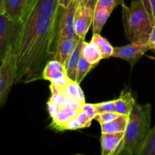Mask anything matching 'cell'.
I'll return each mask as SVG.
<instances>
[{
    "instance_id": "cell-1",
    "label": "cell",
    "mask_w": 155,
    "mask_h": 155,
    "mask_svg": "<svg viewBox=\"0 0 155 155\" xmlns=\"http://www.w3.org/2000/svg\"><path fill=\"white\" fill-rule=\"evenodd\" d=\"M62 11L58 0H30L14 46L15 84L42 79L44 68L56 52Z\"/></svg>"
},
{
    "instance_id": "cell-2",
    "label": "cell",
    "mask_w": 155,
    "mask_h": 155,
    "mask_svg": "<svg viewBox=\"0 0 155 155\" xmlns=\"http://www.w3.org/2000/svg\"><path fill=\"white\" fill-rule=\"evenodd\" d=\"M151 104L136 102L128 116L120 155H140L151 131Z\"/></svg>"
},
{
    "instance_id": "cell-3",
    "label": "cell",
    "mask_w": 155,
    "mask_h": 155,
    "mask_svg": "<svg viewBox=\"0 0 155 155\" xmlns=\"http://www.w3.org/2000/svg\"><path fill=\"white\" fill-rule=\"evenodd\" d=\"M122 6L123 23L127 39L130 42L148 40L153 24L142 0H133L131 5Z\"/></svg>"
},
{
    "instance_id": "cell-4",
    "label": "cell",
    "mask_w": 155,
    "mask_h": 155,
    "mask_svg": "<svg viewBox=\"0 0 155 155\" xmlns=\"http://www.w3.org/2000/svg\"><path fill=\"white\" fill-rule=\"evenodd\" d=\"M16 56L14 47H10L0 63V107L4 105L16 80Z\"/></svg>"
},
{
    "instance_id": "cell-5",
    "label": "cell",
    "mask_w": 155,
    "mask_h": 155,
    "mask_svg": "<svg viewBox=\"0 0 155 155\" xmlns=\"http://www.w3.org/2000/svg\"><path fill=\"white\" fill-rule=\"evenodd\" d=\"M21 21L13 20L5 14L0 15V63L10 47H14L21 29Z\"/></svg>"
},
{
    "instance_id": "cell-6",
    "label": "cell",
    "mask_w": 155,
    "mask_h": 155,
    "mask_svg": "<svg viewBox=\"0 0 155 155\" xmlns=\"http://www.w3.org/2000/svg\"><path fill=\"white\" fill-rule=\"evenodd\" d=\"M148 50H150V46L147 39L130 42V44L124 46L114 47L111 58L124 59L128 61L133 68Z\"/></svg>"
},
{
    "instance_id": "cell-7",
    "label": "cell",
    "mask_w": 155,
    "mask_h": 155,
    "mask_svg": "<svg viewBox=\"0 0 155 155\" xmlns=\"http://www.w3.org/2000/svg\"><path fill=\"white\" fill-rule=\"evenodd\" d=\"M96 0H90L87 4H77L74 18L75 31L80 39H85L90 26L92 24L93 13Z\"/></svg>"
},
{
    "instance_id": "cell-8",
    "label": "cell",
    "mask_w": 155,
    "mask_h": 155,
    "mask_svg": "<svg viewBox=\"0 0 155 155\" xmlns=\"http://www.w3.org/2000/svg\"><path fill=\"white\" fill-rule=\"evenodd\" d=\"M79 0H74L67 8H63L59 27V36L60 39H76L79 38L75 31L74 18Z\"/></svg>"
},
{
    "instance_id": "cell-9",
    "label": "cell",
    "mask_w": 155,
    "mask_h": 155,
    "mask_svg": "<svg viewBox=\"0 0 155 155\" xmlns=\"http://www.w3.org/2000/svg\"><path fill=\"white\" fill-rule=\"evenodd\" d=\"M42 80H48L51 84L58 87L64 86L69 80L66 67L58 61L51 59L44 68Z\"/></svg>"
},
{
    "instance_id": "cell-10",
    "label": "cell",
    "mask_w": 155,
    "mask_h": 155,
    "mask_svg": "<svg viewBox=\"0 0 155 155\" xmlns=\"http://www.w3.org/2000/svg\"><path fill=\"white\" fill-rule=\"evenodd\" d=\"M124 133H101V155H120L122 152Z\"/></svg>"
},
{
    "instance_id": "cell-11",
    "label": "cell",
    "mask_w": 155,
    "mask_h": 155,
    "mask_svg": "<svg viewBox=\"0 0 155 155\" xmlns=\"http://www.w3.org/2000/svg\"><path fill=\"white\" fill-rule=\"evenodd\" d=\"M79 40H80V38H76V39L65 38V39H58L56 52L53 59L60 61L67 68L70 58L74 48L77 46Z\"/></svg>"
},
{
    "instance_id": "cell-12",
    "label": "cell",
    "mask_w": 155,
    "mask_h": 155,
    "mask_svg": "<svg viewBox=\"0 0 155 155\" xmlns=\"http://www.w3.org/2000/svg\"><path fill=\"white\" fill-rule=\"evenodd\" d=\"M30 0H4V13L6 16L21 21Z\"/></svg>"
},
{
    "instance_id": "cell-13",
    "label": "cell",
    "mask_w": 155,
    "mask_h": 155,
    "mask_svg": "<svg viewBox=\"0 0 155 155\" xmlns=\"http://www.w3.org/2000/svg\"><path fill=\"white\" fill-rule=\"evenodd\" d=\"M114 101L116 112L119 113L120 114L127 116H129L133 106L136 103L133 93L128 89L122 90L120 96L114 99Z\"/></svg>"
},
{
    "instance_id": "cell-14",
    "label": "cell",
    "mask_w": 155,
    "mask_h": 155,
    "mask_svg": "<svg viewBox=\"0 0 155 155\" xmlns=\"http://www.w3.org/2000/svg\"><path fill=\"white\" fill-rule=\"evenodd\" d=\"M82 56L85 58L92 64L97 66L102 59L101 51L98 45L91 39L90 42H86L85 39L83 42Z\"/></svg>"
},
{
    "instance_id": "cell-15",
    "label": "cell",
    "mask_w": 155,
    "mask_h": 155,
    "mask_svg": "<svg viewBox=\"0 0 155 155\" xmlns=\"http://www.w3.org/2000/svg\"><path fill=\"white\" fill-rule=\"evenodd\" d=\"M77 110L71 107L69 104L60 107L55 117L52 119L51 125L53 129L58 131H61V128L64 124L73 117H75L77 114Z\"/></svg>"
},
{
    "instance_id": "cell-16",
    "label": "cell",
    "mask_w": 155,
    "mask_h": 155,
    "mask_svg": "<svg viewBox=\"0 0 155 155\" xmlns=\"http://www.w3.org/2000/svg\"><path fill=\"white\" fill-rule=\"evenodd\" d=\"M113 11L105 8L95 7L92 19V32L93 33H101L103 27L110 17Z\"/></svg>"
},
{
    "instance_id": "cell-17",
    "label": "cell",
    "mask_w": 155,
    "mask_h": 155,
    "mask_svg": "<svg viewBox=\"0 0 155 155\" xmlns=\"http://www.w3.org/2000/svg\"><path fill=\"white\" fill-rule=\"evenodd\" d=\"M128 123L127 115H120L110 122L101 124V133H124Z\"/></svg>"
},
{
    "instance_id": "cell-18",
    "label": "cell",
    "mask_w": 155,
    "mask_h": 155,
    "mask_svg": "<svg viewBox=\"0 0 155 155\" xmlns=\"http://www.w3.org/2000/svg\"><path fill=\"white\" fill-rule=\"evenodd\" d=\"M84 39H80L77 46L74 48L72 54L68 61V66H67V74L69 79L75 81L76 80V73H77V65H78L79 61L82 55V47H83V42Z\"/></svg>"
},
{
    "instance_id": "cell-19",
    "label": "cell",
    "mask_w": 155,
    "mask_h": 155,
    "mask_svg": "<svg viewBox=\"0 0 155 155\" xmlns=\"http://www.w3.org/2000/svg\"><path fill=\"white\" fill-rule=\"evenodd\" d=\"M92 40H93L99 47L102 59H107L112 57L114 46H112L111 44L106 38L101 36L99 33H93Z\"/></svg>"
},
{
    "instance_id": "cell-20",
    "label": "cell",
    "mask_w": 155,
    "mask_h": 155,
    "mask_svg": "<svg viewBox=\"0 0 155 155\" xmlns=\"http://www.w3.org/2000/svg\"><path fill=\"white\" fill-rule=\"evenodd\" d=\"M96 66L89 63L83 56L81 55L80 61H79L78 65H77L75 81L78 84H80V83L83 81L86 76Z\"/></svg>"
},
{
    "instance_id": "cell-21",
    "label": "cell",
    "mask_w": 155,
    "mask_h": 155,
    "mask_svg": "<svg viewBox=\"0 0 155 155\" xmlns=\"http://www.w3.org/2000/svg\"><path fill=\"white\" fill-rule=\"evenodd\" d=\"M140 155H155V125L151 129L148 137Z\"/></svg>"
},
{
    "instance_id": "cell-22",
    "label": "cell",
    "mask_w": 155,
    "mask_h": 155,
    "mask_svg": "<svg viewBox=\"0 0 155 155\" xmlns=\"http://www.w3.org/2000/svg\"><path fill=\"white\" fill-rule=\"evenodd\" d=\"M119 113L117 112L114 111V112H104V113H100V114H97L95 115V118L94 120L98 122L101 124H105V123L110 122V121L116 119L117 117L120 116Z\"/></svg>"
},
{
    "instance_id": "cell-23",
    "label": "cell",
    "mask_w": 155,
    "mask_h": 155,
    "mask_svg": "<svg viewBox=\"0 0 155 155\" xmlns=\"http://www.w3.org/2000/svg\"><path fill=\"white\" fill-rule=\"evenodd\" d=\"M76 117H77L79 124H80V129L87 128V127H90L92 120H93L86 112H85L82 109L77 112Z\"/></svg>"
},
{
    "instance_id": "cell-24",
    "label": "cell",
    "mask_w": 155,
    "mask_h": 155,
    "mask_svg": "<svg viewBox=\"0 0 155 155\" xmlns=\"http://www.w3.org/2000/svg\"><path fill=\"white\" fill-rule=\"evenodd\" d=\"M95 110H96V114L100 113H104V112H114V101L110 100V101H102V102L96 103L95 104Z\"/></svg>"
},
{
    "instance_id": "cell-25",
    "label": "cell",
    "mask_w": 155,
    "mask_h": 155,
    "mask_svg": "<svg viewBox=\"0 0 155 155\" xmlns=\"http://www.w3.org/2000/svg\"><path fill=\"white\" fill-rule=\"evenodd\" d=\"M124 0H96L95 7L105 8L114 11L120 5H123Z\"/></svg>"
},
{
    "instance_id": "cell-26",
    "label": "cell",
    "mask_w": 155,
    "mask_h": 155,
    "mask_svg": "<svg viewBox=\"0 0 155 155\" xmlns=\"http://www.w3.org/2000/svg\"><path fill=\"white\" fill-rule=\"evenodd\" d=\"M153 25L155 24V0H142Z\"/></svg>"
},
{
    "instance_id": "cell-27",
    "label": "cell",
    "mask_w": 155,
    "mask_h": 155,
    "mask_svg": "<svg viewBox=\"0 0 155 155\" xmlns=\"http://www.w3.org/2000/svg\"><path fill=\"white\" fill-rule=\"evenodd\" d=\"M80 130V124H79L78 120H77V117H73L71 119L68 120L61 128V131L64 130Z\"/></svg>"
},
{
    "instance_id": "cell-28",
    "label": "cell",
    "mask_w": 155,
    "mask_h": 155,
    "mask_svg": "<svg viewBox=\"0 0 155 155\" xmlns=\"http://www.w3.org/2000/svg\"><path fill=\"white\" fill-rule=\"evenodd\" d=\"M47 108H48V111L49 113L50 117H51V119H53L54 117H55V116L57 115L58 112L59 110V106L56 103H54V101H51V99L48 100L47 101Z\"/></svg>"
},
{
    "instance_id": "cell-29",
    "label": "cell",
    "mask_w": 155,
    "mask_h": 155,
    "mask_svg": "<svg viewBox=\"0 0 155 155\" xmlns=\"http://www.w3.org/2000/svg\"><path fill=\"white\" fill-rule=\"evenodd\" d=\"M82 110L88 114L92 119L94 120L95 115H96V110H95V104H90V103H85L82 106Z\"/></svg>"
},
{
    "instance_id": "cell-30",
    "label": "cell",
    "mask_w": 155,
    "mask_h": 155,
    "mask_svg": "<svg viewBox=\"0 0 155 155\" xmlns=\"http://www.w3.org/2000/svg\"><path fill=\"white\" fill-rule=\"evenodd\" d=\"M148 43H149L150 49L155 51V24L153 25L151 33L148 37Z\"/></svg>"
},
{
    "instance_id": "cell-31",
    "label": "cell",
    "mask_w": 155,
    "mask_h": 155,
    "mask_svg": "<svg viewBox=\"0 0 155 155\" xmlns=\"http://www.w3.org/2000/svg\"><path fill=\"white\" fill-rule=\"evenodd\" d=\"M76 90H77V99L82 104H85L86 103V100H85V95L83 93V90L80 88V84L78 83H76Z\"/></svg>"
},
{
    "instance_id": "cell-32",
    "label": "cell",
    "mask_w": 155,
    "mask_h": 155,
    "mask_svg": "<svg viewBox=\"0 0 155 155\" xmlns=\"http://www.w3.org/2000/svg\"><path fill=\"white\" fill-rule=\"evenodd\" d=\"M74 0H58V3L62 8H67Z\"/></svg>"
},
{
    "instance_id": "cell-33",
    "label": "cell",
    "mask_w": 155,
    "mask_h": 155,
    "mask_svg": "<svg viewBox=\"0 0 155 155\" xmlns=\"http://www.w3.org/2000/svg\"><path fill=\"white\" fill-rule=\"evenodd\" d=\"M4 13V0H0V15Z\"/></svg>"
},
{
    "instance_id": "cell-34",
    "label": "cell",
    "mask_w": 155,
    "mask_h": 155,
    "mask_svg": "<svg viewBox=\"0 0 155 155\" xmlns=\"http://www.w3.org/2000/svg\"><path fill=\"white\" fill-rule=\"evenodd\" d=\"M89 1H90V0H79V3L85 5V4H87Z\"/></svg>"
},
{
    "instance_id": "cell-35",
    "label": "cell",
    "mask_w": 155,
    "mask_h": 155,
    "mask_svg": "<svg viewBox=\"0 0 155 155\" xmlns=\"http://www.w3.org/2000/svg\"><path fill=\"white\" fill-rule=\"evenodd\" d=\"M154 59H155V58H154Z\"/></svg>"
}]
</instances>
